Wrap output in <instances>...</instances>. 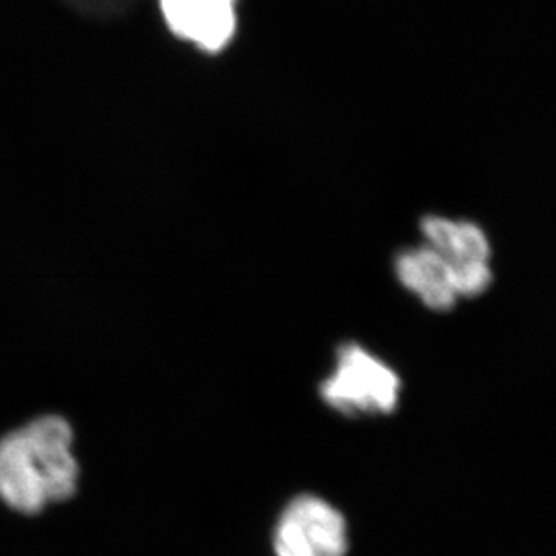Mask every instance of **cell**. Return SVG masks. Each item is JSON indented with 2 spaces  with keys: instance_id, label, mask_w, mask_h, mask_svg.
Segmentation results:
<instances>
[{
  "instance_id": "obj_3",
  "label": "cell",
  "mask_w": 556,
  "mask_h": 556,
  "mask_svg": "<svg viewBox=\"0 0 556 556\" xmlns=\"http://www.w3.org/2000/svg\"><path fill=\"white\" fill-rule=\"evenodd\" d=\"M425 244L433 248L454 268L459 299L486 293L493 282L492 244L481 226L427 215L419 223Z\"/></svg>"
},
{
  "instance_id": "obj_5",
  "label": "cell",
  "mask_w": 556,
  "mask_h": 556,
  "mask_svg": "<svg viewBox=\"0 0 556 556\" xmlns=\"http://www.w3.org/2000/svg\"><path fill=\"white\" fill-rule=\"evenodd\" d=\"M166 26L204 53L230 46L237 29V0H160Z\"/></svg>"
},
{
  "instance_id": "obj_4",
  "label": "cell",
  "mask_w": 556,
  "mask_h": 556,
  "mask_svg": "<svg viewBox=\"0 0 556 556\" xmlns=\"http://www.w3.org/2000/svg\"><path fill=\"white\" fill-rule=\"evenodd\" d=\"M274 549L277 556H345L348 520L324 498L300 495L278 517Z\"/></svg>"
},
{
  "instance_id": "obj_7",
  "label": "cell",
  "mask_w": 556,
  "mask_h": 556,
  "mask_svg": "<svg viewBox=\"0 0 556 556\" xmlns=\"http://www.w3.org/2000/svg\"><path fill=\"white\" fill-rule=\"evenodd\" d=\"M62 2L80 15L109 21V18L129 15L141 0H62Z\"/></svg>"
},
{
  "instance_id": "obj_1",
  "label": "cell",
  "mask_w": 556,
  "mask_h": 556,
  "mask_svg": "<svg viewBox=\"0 0 556 556\" xmlns=\"http://www.w3.org/2000/svg\"><path fill=\"white\" fill-rule=\"evenodd\" d=\"M75 433L60 416H42L0 438V501L16 514L37 515L73 497L80 466Z\"/></svg>"
},
{
  "instance_id": "obj_6",
  "label": "cell",
  "mask_w": 556,
  "mask_h": 556,
  "mask_svg": "<svg viewBox=\"0 0 556 556\" xmlns=\"http://www.w3.org/2000/svg\"><path fill=\"white\" fill-rule=\"evenodd\" d=\"M403 288L432 311L454 309L459 302L454 268L428 244L403 250L394 261Z\"/></svg>"
},
{
  "instance_id": "obj_2",
  "label": "cell",
  "mask_w": 556,
  "mask_h": 556,
  "mask_svg": "<svg viewBox=\"0 0 556 556\" xmlns=\"http://www.w3.org/2000/svg\"><path fill=\"white\" fill-rule=\"evenodd\" d=\"M402 378L391 365L358 343L337 351V365L320 386V396L343 416H387L402 397Z\"/></svg>"
}]
</instances>
